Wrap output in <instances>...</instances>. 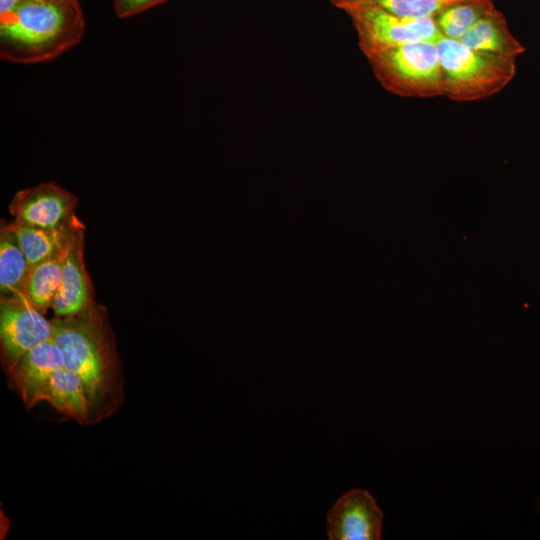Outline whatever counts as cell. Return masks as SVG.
<instances>
[{"label": "cell", "mask_w": 540, "mask_h": 540, "mask_svg": "<svg viewBox=\"0 0 540 540\" xmlns=\"http://www.w3.org/2000/svg\"><path fill=\"white\" fill-rule=\"evenodd\" d=\"M443 96L456 102L488 99L503 90L516 74V59L473 50L461 41L437 42Z\"/></svg>", "instance_id": "3957f363"}, {"label": "cell", "mask_w": 540, "mask_h": 540, "mask_svg": "<svg viewBox=\"0 0 540 540\" xmlns=\"http://www.w3.org/2000/svg\"><path fill=\"white\" fill-rule=\"evenodd\" d=\"M69 247L65 251L36 264L29 270L23 295L32 306L43 314L51 307L59 288L63 264Z\"/></svg>", "instance_id": "5bb4252c"}, {"label": "cell", "mask_w": 540, "mask_h": 540, "mask_svg": "<svg viewBox=\"0 0 540 540\" xmlns=\"http://www.w3.org/2000/svg\"><path fill=\"white\" fill-rule=\"evenodd\" d=\"M360 1V0H359ZM387 11L406 18H435L464 0H368Z\"/></svg>", "instance_id": "e0dca14e"}, {"label": "cell", "mask_w": 540, "mask_h": 540, "mask_svg": "<svg viewBox=\"0 0 540 540\" xmlns=\"http://www.w3.org/2000/svg\"><path fill=\"white\" fill-rule=\"evenodd\" d=\"M331 540H378L383 514L370 493L353 489L341 496L327 516Z\"/></svg>", "instance_id": "ba28073f"}, {"label": "cell", "mask_w": 540, "mask_h": 540, "mask_svg": "<svg viewBox=\"0 0 540 540\" xmlns=\"http://www.w3.org/2000/svg\"><path fill=\"white\" fill-rule=\"evenodd\" d=\"M331 3L336 6L337 8H341L343 7L344 5L346 4H350V3H353V2H356V1H359V0H330Z\"/></svg>", "instance_id": "ffe728a7"}, {"label": "cell", "mask_w": 540, "mask_h": 540, "mask_svg": "<svg viewBox=\"0 0 540 540\" xmlns=\"http://www.w3.org/2000/svg\"><path fill=\"white\" fill-rule=\"evenodd\" d=\"M496 10L492 0H464L434 18L442 36L459 40L479 20Z\"/></svg>", "instance_id": "2e32d148"}, {"label": "cell", "mask_w": 540, "mask_h": 540, "mask_svg": "<svg viewBox=\"0 0 540 540\" xmlns=\"http://www.w3.org/2000/svg\"><path fill=\"white\" fill-rule=\"evenodd\" d=\"M84 32L78 0H23L0 20V57L20 64L47 62L76 46Z\"/></svg>", "instance_id": "7a4b0ae2"}, {"label": "cell", "mask_w": 540, "mask_h": 540, "mask_svg": "<svg viewBox=\"0 0 540 540\" xmlns=\"http://www.w3.org/2000/svg\"><path fill=\"white\" fill-rule=\"evenodd\" d=\"M77 203L73 193L50 181L18 191L9 205V212L21 223L54 228L76 215Z\"/></svg>", "instance_id": "52a82bcc"}, {"label": "cell", "mask_w": 540, "mask_h": 540, "mask_svg": "<svg viewBox=\"0 0 540 540\" xmlns=\"http://www.w3.org/2000/svg\"><path fill=\"white\" fill-rule=\"evenodd\" d=\"M340 9L350 17L366 58L403 44L437 43L443 37L433 18L401 17L368 0L346 4Z\"/></svg>", "instance_id": "5b68a950"}, {"label": "cell", "mask_w": 540, "mask_h": 540, "mask_svg": "<svg viewBox=\"0 0 540 540\" xmlns=\"http://www.w3.org/2000/svg\"><path fill=\"white\" fill-rule=\"evenodd\" d=\"M64 366V354L51 339L25 353L8 375L29 409L40 402V395L50 376Z\"/></svg>", "instance_id": "30bf717a"}, {"label": "cell", "mask_w": 540, "mask_h": 540, "mask_svg": "<svg viewBox=\"0 0 540 540\" xmlns=\"http://www.w3.org/2000/svg\"><path fill=\"white\" fill-rule=\"evenodd\" d=\"M52 340L65 367L83 381L90 424L111 416L123 402V379L107 310L96 302L87 310L51 320Z\"/></svg>", "instance_id": "6da1fadb"}, {"label": "cell", "mask_w": 540, "mask_h": 540, "mask_svg": "<svg viewBox=\"0 0 540 540\" xmlns=\"http://www.w3.org/2000/svg\"><path fill=\"white\" fill-rule=\"evenodd\" d=\"M23 0H0V20L12 15Z\"/></svg>", "instance_id": "d6986e66"}, {"label": "cell", "mask_w": 540, "mask_h": 540, "mask_svg": "<svg viewBox=\"0 0 540 540\" xmlns=\"http://www.w3.org/2000/svg\"><path fill=\"white\" fill-rule=\"evenodd\" d=\"M6 224L24 252L29 268L65 251L77 233L85 228L76 215L54 228L31 226L16 220Z\"/></svg>", "instance_id": "8fae6325"}, {"label": "cell", "mask_w": 540, "mask_h": 540, "mask_svg": "<svg viewBox=\"0 0 540 540\" xmlns=\"http://www.w3.org/2000/svg\"><path fill=\"white\" fill-rule=\"evenodd\" d=\"M367 59L381 86L394 95L434 98L444 94L437 43L403 44Z\"/></svg>", "instance_id": "277c9868"}, {"label": "cell", "mask_w": 540, "mask_h": 540, "mask_svg": "<svg viewBox=\"0 0 540 540\" xmlns=\"http://www.w3.org/2000/svg\"><path fill=\"white\" fill-rule=\"evenodd\" d=\"M52 333L51 320L46 319L23 294L1 296V355L7 373L29 350L51 340Z\"/></svg>", "instance_id": "8992f818"}, {"label": "cell", "mask_w": 540, "mask_h": 540, "mask_svg": "<svg viewBox=\"0 0 540 540\" xmlns=\"http://www.w3.org/2000/svg\"><path fill=\"white\" fill-rule=\"evenodd\" d=\"M84 233L85 228L77 233L68 249L61 282L51 305L55 317L79 314L95 303L92 283L85 266Z\"/></svg>", "instance_id": "9c48e42d"}, {"label": "cell", "mask_w": 540, "mask_h": 540, "mask_svg": "<svg viewBox=\"0 0 540 540\" xmlns=\"http://www.w3.org/2000/svg\"><path fill=\"white\" fill-rule=\"evenodd\" d=\"M39 400L49 402L81 425L90 424V407L83 381L65 366L50 376Z\"/></svg>", "instance_id": "7c38bea8"}, {"label": "cell", "mask_w": 540, "mask_h": 540, "mask_svg": "<svg viewBox=\"0 0 540 540\" xmlns=\"http://www.w3.org/2000/svg\"><path fill=\"white\" fill-rule=\"evenodd\" d=\"M168 0H113V8L118 18H128L142 13Z\"/></svg>", "instance_id": "ac0fdd59"}, {"label": "cell", "mask_w": 540, "mask_h": 540, "mask_svg": "<svg viewBox=\"0 0 540 540\" xmlns=\"http://www.w3.org/2000/svg\"><path fill=\"white\" fill-rule=\"evenodd\" d=\"M459 41L473 50L504 57L517 58L525 51L497 9L479 20Z\"/></svg>", "instance_id": "4fadbf2b"}, {"label": "cell", "mask_w": 540, "mask_h": 540, "mask_svg": "<svg viewBox=\"0 0 540 540\" xmlns=\"http://www.w3.org/2000/svg\"><path fill=\"white\" fill-rule=\"evenodd\" d=\"M29 264L16 237L6 223L0 228V293L1 296L23 294Z\"/></svg>", "instance_id": "9a60e30c"}]
</instances>
